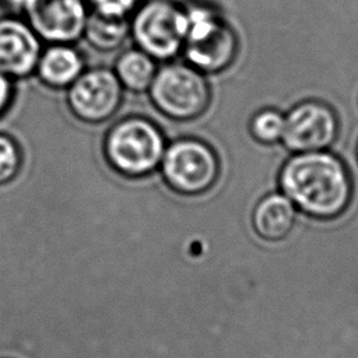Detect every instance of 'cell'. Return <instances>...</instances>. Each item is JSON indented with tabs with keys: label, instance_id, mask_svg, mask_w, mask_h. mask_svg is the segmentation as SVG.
I'll list each match as a JSON object with an SVG mask.
<instances>
[{
	"label": "cell",
	"instance_id": "12",
	"mask_svg": "<svg viewBox=\"0 0 358 358\" xmlns=\"http://www.w3.org/2000/svg\"><path fill=\"white\" fill-rule=\"evenodd\" d=\"M296 208L285 194L273 193L263 197L253 211V228L266 241H281L291 232Z\"/></svg>",
	"mask_w": 358,
	"mask_h": 358
},
{
	"label": "cell",
	"instance_id": "2",
	"mask_svg": "<svg viewBox=\"0 0 358 358\" xmlns=\"http://www.w3.org/2000/svg\"><path fill=\"white\" fill-rule=\"evenodd\" d=\"M166 144L162 129L154 120L130 115L116 120L106 130L102 152L109 168L117 175L141 179L159 168Z\"/></svg>",
	"mask_w": 358,
	"mask_h": 358
},
{
	"label": "cell",
	"instance_id": "11",
	"mask_svg": "<svg viewBox=\"0 0 358 358\" xmlns=\"http://www.w3.org/2000/svg\"><path fill=\"white\" fill-rule=\"evenodd\" d=\"M85 70V59L74 43H49L35 67L38 80L52 90H67Z\"/></svg>",
	"mask_w": 358,
	"mask_h": 358
},
{
	"label": "cell",
	"instance_id": "4",
	"mask_svg": "<svg viewBox=\"0 0 358 358\" xmlns=\"http://www.w3.org/2000/svg\"><path fill=\"white\" fill-rule=\"evenodd\" d=\"M147 94L152 106L175 122L197 119L206 112L211 99L206 74L189 63L173 60L158 66Z\"/></svg>",
	"mask_w": 358,
	"mask_h": 358
},
{
	"label": "cell",
	"instance_id": "9",
	"mask_svg": "<svg viewBox=\"0 0 358 358\" xmlns=\"http://www.w3.org/2000/svg\"><path fill=\"white\" fill-rule=\"evenodd\" d=\"M88 14L87 0H35L24 13L46 43H76L83 38Z\"/></svg>",
	"mask_w": 358,
	"mask_h": 358
},
{
	"label": "cell",
	"instance_id": "6",
	"mask_svg": "<svg viewBox=\"0 0 358 358\" xmlns=\"http://www.w3.org/2000/svg\"><path fill=\"white\" fill-rule=\"evenodd\" d=\"M164 182L173 192L197 196L210 190L220 175V161L206 141L180 137L166 144L159 168Z\"/></svg>",
	"mask_w": 358,
	"mask_h": 358
},
{
	"label": "cell",
	"instance_id": "10",
	"mask_svg": "<svg viewBox=\"0 0 358 358\" xmlns=\"http://www.w3.org/2000/svg\"><path fill=\"white\" fill-rule=\"evenodd\" d=\"M42 41L27 20L0 17V71L10 78H25L35 73Z\"/></svg>",
	"mask_w": 358,
	"mask_h": 358
},
{
	"label": "cell",
	"instance_id": "20",
	"mask_svg": "<svg viewBox=\"0 0 358 358\" xmlns=\"http://www.w3.org/2000/svg\"><path fill=\"white\" fill-rule=\"evenodd\" d=\"M357 157H358V147H357Z\"/></svg>",
	"mask_w": 358,
	"mask_h": 358
},
{
	"label": "cell",
	"instance_id": "8",
	"mask_svg": "<svg viewBox=\"0 0 358 358\" xmlns=\"http://www.w3.org/2000/svg\"><path fill=\"white\" fill-rule=\"evenodd\" d=\"M285 117L282 141L294 152L323 151L333 144L338 133L334 110L319 101H306L294 106Z\"/></svg>",
	"mask_w": 358,
	"mask_h": 358
},
{
	"label": "cell",
	"instance_id": "13",
	"mask_svg": "<svg viewBox=\"0 0 358 358\" xmlns=\"http://www.w3.org/2000/svg\"><path fill=\"white\" fill-rule=\"evenodd\" d=\"M157 63L148 53L138 48H131L117 56L112 70L124 91L141 94L148 91L158 70Z\"/></svg>",
	"mask_w": 358,
	"mask_h": 358
},
{
	"label": "cell",
	"instance_id": "3",
	"mask_svg": "<svg viewBox=\"0 0 358 358\" xmlns=\"http://www.w3.org/2000/svg\"><path fill=\"white\" fill-rule=\"evenodd\" d=\"M187 29L183 43L186 63L203 74L225 70L238 52V38L220 13L203 3L185 6Z\"/></svg>",
	"mask_w": 358,
	"mask_h": 358
},
{
	"label": "cell",
	"instance_id": "16",
	"mask_svg": "<svg viewBox=\"0 0 358 358\" xmlns=\"http://www.w3.org/2000/svg\"><path fill=\"white\" fill-rule=\"evenodd\" d=\"M22 150L10 134L0 133V186L13 182L22 168Z\"/></svg>",
	"mask_w": 358,
	"mask_h": 358
},
{
	"label": "cell",
	"instance_id": "14",
	"mask_svg": "<svg viewBox=\"0 0 358 358\" xmlns=\"http://www.w3.org/2000/svg\"><path fill=\"white\" fill-rule=\"evenodd\" d=\"M83 38L101 53L116 52L130 38L129 18L109 17L90 10Z\"/></svg>",
	"mask_w": 358,
	"mask_h": 358
},
{
	"label": "cell",
	"instance_id": "18",
	"mask_svg": "<svg viewBox=\"0 0 358 358\" xmlns=\"http://www.w3.org/2000/svg\"><path fill=\"white\" fill-rule=\"evenodd\" d=\"M14 101L13 78L0 71V117L10 109Z\"/></svg>",
	"mask_w": 358,
	"mask_h": 358
},
{
	"label": "cell",
	"instance_id": "5",
	"mask_svg": "<svg viewBox=\"0 0 358 358\" xmlns=\"http://www.w3.org/2000/svg\"><path fill=\"white\" fill-rule=\"evenodd\" d=\"M130 39L157 62L173 60L183 49L187 17L172 0H147L129 17Z\"/></svg>",
	"mask_w": 358,
	"mask_h": 358
},
{
	"label": "cell",
	"instance_id": "15",
	"mask_svg": "<svg viewBox=\"0 0 358 358\" xmlns=\"http://www.w3.org/2000/svg\"><path fill=\"white\" fill-rule=\"evenodd\" d=\"M285 117L275 109L257 112L250 122L252 136L264 144H273L282 138Z\"/></svg>",
	"mask_w": 358,
	"mask_h": 358
},
{
	"label": "cell",
	"instance_id": "17",
	"mask_svg": "<svg viewBox=\"0 0 358 358\" xmlns=\"http://www.w3.org/2000/svg\"><path fill=\"white\" fill-rule=\"evenodd\" d=\"M141 0H87L90 10L119 18H129Z\"/></svg>",
	"mask_w": 358,
	"mask_h": 358
},
{
	"label": "cell",
	"instance_id": "1",
	"mask_svg": "<svg viewBox=\"0 0 358 358\" xmlns=\"http://www.w3.org/2000/svg\"><path fill=\"white\" fill-rule=\"evenodd\" d=\"M280 186L295 207L317 220L341 215L352 197L345 165L324 151L292 155L281 169Z\"/></svg>",
	"mask_w": 358,
	"mask_h": 358
},
{
	"label": "cell",
	"instance_id": "7",
	"mask_svg": "<svg viewBox=\"0 0 358 358\" xmlns=\"http://www.w3.org/2000/svg\"><path fill=\"white\" fill-rule=\"evenodd\" d=\"M123 87L108 67L85 69L66 90V103L71 115L88 124L112 119L123 102Z\"/></svg>",
	"mask_w": 358,
	"mask_h": 358
},
{
	"label": "cell",
	"instance_id": "19",
	"mask_svg": "<svg viewBox=\"0 0 358 358\" xmlns=\"http://www.w3.org/2000/svg\"><path fill=\"white\" fill-rule=\"evenodd\" d=\"M3 4L15 13H25L27 8L35 1V0H1Z\"/></svg>",
	"mask_w": 358,
	"mask_h": 358
}]
</instances>
